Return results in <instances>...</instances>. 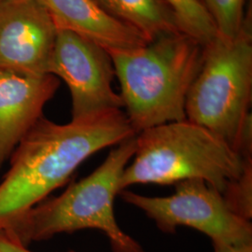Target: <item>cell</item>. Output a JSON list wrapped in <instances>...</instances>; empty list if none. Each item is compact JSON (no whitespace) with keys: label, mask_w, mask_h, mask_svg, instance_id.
I'll return each mask as SVG.
<instances>
[{"label":"cell","mask_w":252,"mask_h":252,"mask_svg":"<svg viewBox=\"0 0 252 252\" xmlns=\"http://www.w3.org/2000/svg\"><path fill=\"white\" fill-rule=\"evenodd\" d=\"M2 1H4V0H0V2H2Z\"/></svg>","instance_id":"17"},{"label":"cell","mask_w":252,"mask_h":252,"mask_svg":"<svg viewBox=\"0 0 252 252\" xmlns=\"http://www.w3.org/2000/svg\"><path fill=\"white\" fill-rule=\"evenodd\" d=\"M171 9L180 32L207 46L217 36V29L202 0H163Z\"/></svg>","instance_id":"12"},{"label":"cell","mask_w":252,"mask_h":252,"mask_svg":"<svg viewBox=\"0 0 252 252\" xmlns=\"http://www.w3.org/2000/svg\"><path fill=\"white\" fill-rule=\"evenodd\" d=\"M135 150V135L116 145L89 176L73 183L57 197L41 202L10 231L27 246L60 234L94 229L108 237L113 252H147L118 224L114 200Z\"/></svg>","instance_id":"4"},{"label":"cell","mask_w":252,"mask_h":252,"mask_svg":"<svg viewBox=\"0 0 252 252\" xmlns=\"http://www.w3.org/2000/svg\"><path fill=\"white\" fill-rule=\"evenodd\" d=\"M59 85L51 74L29 76L0 68V167L43 117Z\"/></svg>","instance_id":"9"},{"label":"cell","mask_w":252,"mask_h":252,"mask_svg":"<svg viewBox=\"0 0 252 252\" xmlns=\"http://www.w3.org/2000/svg\"><path fill=\"white\" fill-rule=\"evenodd\" d=\"M202 1H203V0H202ZM203 2H204V1H203Z\"/></svg>","instance_id":"19"},{"label":"cell","mask_w":252,"mask_h":252,"mask_svg":"<svg viewBox=\"0 0 252 252\" xmlns=\"http://www.w3.org/2000/svg\"><path fill=\"white\" fill-rule=\"evenodd\" d=\"M214 252H252V243L243 245H213Z\"/></svg>","instance_id":"16"},{"label":"cell","mask_w":252,"mask_h":252,"mask_svg":"<svg viewBox=\"0 0 252 252\" xmlns=\"http://www.w3.org/2000/svg\"><path fill=\"white\" fill-rule=\"evenodd\" d=\"M113 17L143 34L150 41L180 33L176 18L163 0H94Z\"/></svg>","instance_id":"11"},{"label":"cell","mask_w":252,"mask_h":252,"mask_svg":"<svg viewBox=\"0 0 252 252\" xmlns=\"http://www.w3.org/2000/svg\"><path fill=\"white\" fill-rule=\"evenodd\" d=\"M58 31L39 0L0 2V68L29 76L49 74Z\"/></svg>","instance_id":"8"},{"label":"cell","mask_w":252,"mask_h":252,"mask_svg":"<svg viewBox=\"0 0 252 252\" xmlns=\"http://www.w3.org/2000/svg\"><path fill=\"white\" fill-rule=\"evenodd\" d=\"M204 49L180 32L135 49L108 52L125 112L135 135L186 120V99L203 62Z\"/></svg>","instance_id":"2"},{"label":"cell","mask_w":252,"mask_h":252,"mask_svg":"<svg viewBox=\"0 0 252 252\" xmlns=\"http://www.w3.org/2000/svg\"><path fill=\"white\" fill-rule=\"evenodd\" d=\"M49 74L67 85L72 119L110 109H123L120 94L112 88L115 70L108 51L65 30H59Z\"/></svg>","instance_id":"7"},{"label":"cell","mask_w":252,"mask_h":252,"mask_svg":"<svg viewBox=\"0 0 252 252\" xmlns=\"http://www.w3.org/2000/svg\"><path fill=\"white\" fill-rule=\"evenodd\" d=\"M229 208L247 220L252 218V162H249L242 175L230 182L222 192Z\"/></svg>","instance_id":"14"},{"label":"cell","mask_w":252,"mask_h":252,"mask_svg":"<svg viewBox=\"0 0 252 252\" xmlns=\"http://www.w3.org/2000/svg\"><path fill=\"white\" fill-rule=\"evenodd\" d=\"M135 135L123 109L72 119L65 125L40 118L11 154L0 183V231H12L93 154Z\"/></svg>","instance_id":"1"},{"label":"cell","mask_w":252,"mask_h":252,"mask_svg":"<svg viewBox=\"0 0 252 252\" xmlns=\"http://www.w3.org/2000/svg\"><path fill=\"white\" fill-rule=\"evenodd\" d=\"M58 30H65L107 50L123 51L144 46L146 36L113 17L94 0H39Z\"/></svg>","instance_id":"10"},{"label":"cell","mask_w":252,"mask_h":252,"mask_svg":"<svg viewBox=\"0 0 252 252\" xmlns=\"http://www.w3.org/2000/svg\"><path fill=\"white\" fill-rule=\"evenodd\" d=\"M73 252V251H71V252Z\"/></svg>","instance_id":"18"},{"label":"cell","mask_w":252,"mask_h":252,"mask_svg":"<svg viewBox=\"0 0 252 252\" xmlns=\"http://www.w3.org/2000/svg\"><path fill=\"white\" fill-rule=\"evenodd\" d=\"M168 196H146L123 189L121 197L139 208L164 234H175L179 227H189L208 236L213 245L252 243L250 220L229 208L222 194L202 180L175 184Z\"/></svg>","instance_id":"6"},{"label":"cell","mask_w":252,"mask_h":252,"mask_svg":"<svg viewBox=\"0 0 252 252\" xmlns=\"http://www.w3.org/2000/svg\"><path fill=\"white\" fill-rule=\"evenodd\" d=\"M220 36L232 38L243 25L246 0H203Z\"/></svg>","instance_id":"13"},{"label":"cell","mask_w":252,"mask_h":252,"mask_svg":"<svg viewBox=\"0 0 252 252\" xmlns=\"http://www.w3.org/2000/svg\"><path fill=\"white\" fill-rule=\"evenodd\" d=\"M0 252H34L10 231H0Z\"/></svg>","instance_id":"15"},{"label":"cell","mask_w":252,"mask_h":252,"mask_svg":"<svg viewBox=\"0 0 252 252\" xmlns=\"http://www.w3.org/2000/svg\"><path fill=\"white\" fill-rule=\"evenodd\" d=\"M252 98V15L247 9L239 33L217 36L205 46L200 70L189 88L186 120L204 126L234 149Z\"/></svg>","instance_id":"5"},{"label":"cell","mask_w":252,"mask_h":252,"mask_svg":"<svg viewBox=\"0 0 252 252\" xmlns=\"http://www.w3.org/2000/svg\"><path fill=\"white\" fill-rule=\"evenodd\" d=\"M223 138L188 120L146 129L135 135L132 162L123 173L121 190L135 184H176L202 180L221 194L246 165Z\"/></svg>","instance_id":"3"}]
</instances>
